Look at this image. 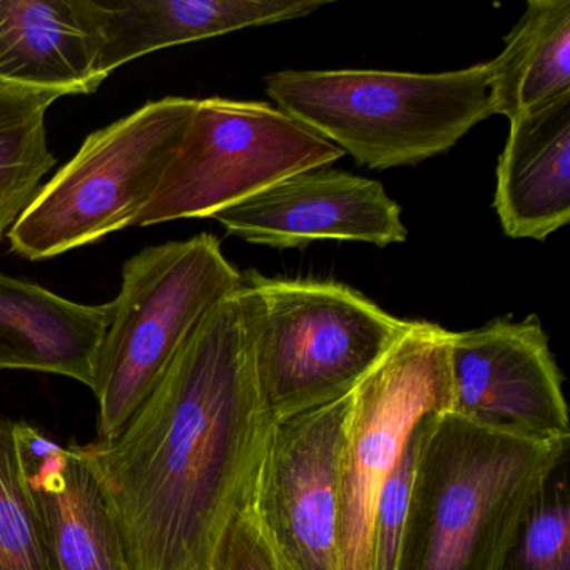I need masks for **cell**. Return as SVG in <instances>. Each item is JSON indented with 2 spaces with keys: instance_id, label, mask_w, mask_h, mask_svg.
<instances>
[{
  "instance_id": "8",
  "label": "cell",
  "mask_w": 570,
  "mask_h": 570,
  "mask_svg": "<svg viewBox=\"0 0 570 570\" xmlns=\"http://www.w3.org/2000/svg\"><path fill=\"white\" fill-rule=\"evenodd\" d=\"M345 153L266 102L203 99L155 199L132 228L213 218L268 186Z\"/></svg>"
},
{
  "instance_id": "14",
  "label": "cell",
  "mask_w": 570,
  "mask_h": 570,
  "mask_svg": "<svg viewBox=\"0 0 570 570\" xmlns=\"http://www.w3.org/2000/svg\"><path fill=\"white\" fill-rule=\"evenodd\" d=\"M493 208L515 239L546 242L570 222V95L510 121Z\"/></svg>"
},
{
  "instance_id": "3",
  "label": "cell",
  "mask_w": 570,
  "mask_h": 570,
  "mask_svg": "<svg viewBox=\"0 0 570 570\" xmlns=\"http://www.w3.org/2000/svg\"><path fill=\"white\" fill-rule=\"evenodd\" d=\"M265 86L276 108L372 169L443 155L493 116L487 62L440 75L279 71Z\"/></svg>"
},
{
  "instance_id": "1",
  "label": "cell",
  "mask_w": 570,
  "mask_h": 570,
  "mask_svg": "<svg viewBox=\"0 0 570 570\" xmlns=\"http://www.w3.org/2000/svg\"><path fill=\"white\" fill-rule=\"evenodd\" d=\"M273 423L256 385L243 282L203 320L125 429L82 445L129 570H213L229 525L252 505Z\"/></svg>"
},
{
  "instance_id": "17",
  "label": "cell",
  "mask_w": 570,
  "mask_h": 570,
  "mask_svg": "<svg viewBox=\"0 0 570 570\" xmlns=\"http://www.w3.org/2000/svg\"><path fill=\"white\" fill-rule=\"evenodd\" d=\"M489 65L492 115L509 121L570 95V0H532Z\"/></svg>"
},
{
  "instance_id": "16",
  "label": "cell",
  "mask_w": 570,
  "mask_h": 570,
  "mask_svg": "<svg viewBox=\"0 0 570 570\" xmlns=\"http://www.w3.org/2000/svg\"><path fill=\"white\" fill-rule=\"evenodd\" d=\"M111 306L81 305L0 275V370L65 376L91 389Z\"/></svg>"
},
{
  "instance_id": "4",
  "label": "cell",
  "mask_w": 570,
  "mask_h": 570,
  "mask_svg": "<svg viewBox=\"0 0 570 570\" xmlns=\"http://www.w3.org/2000/svg\"><path fill=\"white\" fill-rule=\"evenodd\" d=\"M263 406L285 419L350 395L409 328L352 286L243 275Z\"/></svg>"
},
{
  "instance_id": "5",
  "label": "cell",
  "mask_w": 570,
  "mask_h": 570,
  "mask_svg": "<svg viewBox=\"0 0 570 570\" xmlns=\"http://www.w3.org/2000/svg\"><path fill=\"white\" fill-rule=\"evenodd\" d=\"M242 286L243 273L209 233L149 246L125 263L92 375L98 440L125 429L203 320Z\"/></svg>"
},
{
  "instance_id": "9",
  "label": "cell",
  "mask_w": 570,
  "mask_h": 570,
  "mask_svg": "<svg viewBox=\"0 0 570 570\" xmlns=\"http://www.w3.org/2000/svg\"><path fill=\"white\" fill-rule=\"evenodd\" d=\"M352 393L275 420L256 473V523L288 570L340 567V456Z\"/></svg>"
},
{
  "instance_id": "10",
  "label": "cell",
  "mask_w": 570,
  "mask_h": 570,
  "mask_svg": "<svg viewBox=\"0 0 570 570\" xmlns=\"http://www.w3.org/2000/svg\"><path fill=\"white\" fill-rule=\"evenodd\" d=\"M450 412L540 440H570L562 375L535 315L450 333Z\"/></svg>"
},
{
  "instance_id": "7",
  "label": "cell",
  "mask_w": 570,
  "mask_h": 570,
  "mask_svg": "<svg viewBox=\"0 0 570 570\" xmlns=\"http://www.w3.org/2000/svg\"><path fill=\"white\" fill-rule=\"evenodd\" d=\"M450 333L436 323L410 322L352 392L340 456L342 570H375L373 520L382 487L416 425L452 410Z\"/></svg>"
},
{
  "instance_id": "12",
  "label": "cell",
  "mask_w": 570,
  "mask_h": 570,
  "mask_svg": "<svg viewBox=\"0 0 570 570\" xmlns=\"http://www.w3.org/2000/svg\"><path fill=\"white\" fill-rule=\"evenodd\" d=\"M26 483L58 570H129L121 533L82 445L16 422Z\"/></svg>"
},
{
  "instance_id": "21",
  "label": "cell",
  "mask_w": 570,
  "mask_h": 570,
  "mask_svg": "<svg viewBox=\"0 0 570 570\" xmlns=\"http://www.w3.org/2000/svg\"><path fill=\"white\" fill-rule=\"evenodd\" d=\"M422 422L413 430L409 445L403 450L399 463L386 479L376 502L373 520V563L375 570H395L399 560L400 542L409 512L412 493L413 473H415L416 452H419Z\"/></svg>"
},
{
  "instance_id": "15",
  "label": "cell",
  "mask_w": 570,
  "mask_h": 570,
  "mask_svg": "<svg viewBox=\"0 0 570 570\" xmlns=\"http://www.w3.org/2000/svg\"><path fill=\"white\" fill-rule=\"evenodd\" d=\"M99 48L89 0H0L2 82L92 95Z\"/></svg>"
},
{
  "instance_id": "11",
  "label": "cell",
  "mask_w": 570,
  "mask_h": 570,
  "mask_svg": "<svg viewBox=\"0 0 570 570\" xmlns=\"http://www.w3.org/2000/svg\"><path fill=\"white\" fill-rule=\"evenodd\" d=\"M213 219L229 235L276 249L316 242H358L386 248L405 243L402 208L375 179L343 171L296 173Z\"/></svg>"
},
{
  "instance_id": "2",
  "label": "cell",
  "mask_w": 570,
  "mask_h": 570,
  "mask_svg": "<svg viewBox=\"0 0 570 570\" xmlns=\"http://www.w3.org/2000/svg\"><path fill=\"white\" fill-rule=\"evenodd\" d=\"M569 442L426 415L395 570H502Z\"/></svg>"
},
{
  "instance_id": "6",
  "label": "cell",
  "mask_w": 570,
  "mask_h": 570,
  "mask_svg": "<svg viewBox=\"0 0 570 570\" xmlns=\"http://www.w3.org/2000/svg\"><path fill=\"white\" fill-rule=\"evenodd\" d=\"M196 99L165 98L92 132L8 233L29 262L132 228L181 149Z\"/></svg>"
},
{
  "instance_id": "22",
  "label": "cell",
  "mask_w": 570,
  "mask_h": 570,
  "mask_svg": "<svg viewBox=\"0 0 570 570\" xmlns=\"http://www.w3.org/2000/svg\"><path fill=\"white\" fill-rule=\"evenodd\" d=\"M213 570H288L259 530L252 509L229 525L216 553Z\"/></svg>"
},
{
  "instance_id": "19",
  "label": "cell",
  "mask_w": 570,
  "mask_h": 570,
  "mask_svg": "<svg viewBox=\"0 0 570 570\" xmlns=\"http://www.w3.org/2000/svg\"><path fill=\"white\" fill-rule=\"evenodd\" d=\"M0 570H58L26 483L16 422L0 415Z\"/></svg>"
},
{
  "instance_id": "18",
  "label": "cell",
  "mask_w": 570,
  "mask_h": 570,
  "mask_svg": "<svg viewBox=\"0 0 570 570\" xmlns=\"http://www.w3.org/2000/svg\"><path fill=\"white\" fill-rule=\"evenodd\" d=\"M56 89H35L0 81V242L35 202L45 176L55 168L46 115Z\"/></svg>"
},
{
  "instance_id": "20",
  "label": "cell",
  "mask_w": 570,
  "mask_h": 570,
  "mask_svg": "<svg viewBox=\"0 0 570 570\" xmlns=\"http://www.w3.org/2000/svg\"><path fill=\"white\" fill-rule=\"evenodd\" d=\"M502 570H570V510L566 479L556 475L523 523Z\"/></svg>"
},
{
  "instance_id": "13",
  "label": "cell",
  "mask_w": 570,
  "mask_h": 570,
  "mask_svg": "<svg viewBox=\"0 0 570 570\" xmlns=\"http://www.w3.org/2000/svg\"><path fill=\"white\" fill-rule=\"evenodd\" d=\"M326 4V0H89L101 41L96 71L108 79L121 66L159 49L306 18Z\"/></svg>"
}]
</instances>
